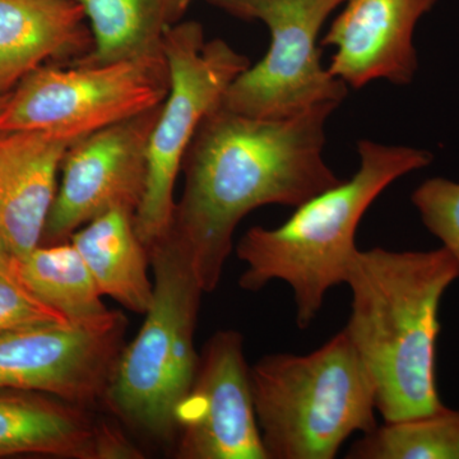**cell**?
<instances>
[{"label": "cell", "instance_id": "cell-1", "mask_svg": "<svg viewBox=\"0 0 459 459\" xmlns=\"http://www.w3.org/2000/svg\"><path fill=\"white\" fill-rule=\"evenodd\" d=\"M340 104L258 119L221 104L193 135L169 237L188 256L204 294L216 291L241 220L268 204L299 205L342 183L323 159L325 124Z\"/></svg>", "mask_w": 459, "mask_h": 459}, {"label": "cell", "instance_id": "cell-2", "mask_svg": "<svg viewBox=\"0 0 459 459\" xmlns=\"http://www.w3.org/2000/svg\"><path fill=\"white\" fill-rule=\"evenodd\" d=\"M459 279V262L446 247L428 252L358 250L344 283L352 292L344 332L376 386L385 422L443 410L435 380L439 305Z\"/></svg>", "mask_w": 459, "mask_h": 459}, {"label": "cell", "instance_id": "cell-3", "mask_svg": "<svg viewBox=\"0 0 459 459\" xmlns=\"http://www.w3.org/2000/svg\"><path fill=\"white\" fill-rule=\"evenodd\" d=\"M360 168L349 180L319 193L295 208L276 229L247 230L237 244L246 263L238 285L258 292L272 281L292 290L296 325L307 329L318 316L332 287L346 281L359 225L370 205L392 183L433 162V153L420 148L392 146L361 140Z\"/></svg>", "mask_w": 459, "mask_h": 459}, {"label": "cell", "instance_id": "cell-4", "mask_svg": "<svg viewBox=\"0 0 459 459\" xmlns=\"http://www.w3.org/2000/svg\"><path fill=\"white\" fill-rule=\"evenodd\" d=\"M250 382L268 459H332L377 427L376 386L344 329L307 355L263 356Z\"/></svg>", "mask_w": 459, "mask_h": 459}, {"label": "cell", "instance_id": "cell-5", "mask_svg": "<svg viewBox=\"0 0 459 459\" xmlns=\"http://www.w3.org/2000/svg\"><path fill=\"white\" fill-rule=\"evenodd\" d=\"M148 253L152 301L137 336L124 344L104 402L133 430L171 442L177 439L178 411L198 368L195 337L204 291L174 238L166 235Z\"/></svg>", "mask_w": 459, "mask_h": 459}, {"label": "cell", "instance_id": "cell-6", "mask_svg": "<svg viewBox=\"0 0 459 459\" xmlns=\"http://www.w3.org/2000/svg\"><path fill=\"white\" fill-rule=\"evenodd\" d=\"M164 53L170 90L151 135L146 195L134 216L135 231L147 247L170 231L175 184L199 124L221 104L232 81L252 65L221 39L205 41L204 26L197 21L171 27L165 35Z\"/></svg>", "mask_w": 459, "mask_h": 459}, {"label": "cell", "instance_id": "cell-7", "mask_svg": "<svg viewBox=\"0 0 459 459\" xmlns=\"http://www.w3.org/2000/svg\"><path fill=\"white\" fill-rule=\"evenodd\" d=\"M165 53L102 65H41L8 92L0 132H47L78 141L159 107L168 98Z\"/></svg>", "mask_w": 459, "mask_h": 459}, {"label": "cell", "instance_id": "cell-8", "mask_svg": "<svg viewBox=\"0 0 459 459\" xmlns=\"http://www.w3.org/2000/svg\"><path fill=\"white\" fill-rule=\"evenodd\" d=\"M271 32L265 56L238 74L221 105L258 119H286L327 102L342 104L349 87L322 65L319 33L346 0H205Z\"/></svg>", "mask_w": 459, "mask_h": 459}, {"label": "cell", "instance_id": "cell-9", "mask_svg": "<svg viewBox=\"0 0 459 459\" xmlns=\"http://www.w3.org/2000/svg\"><path fill=\"white\" fill-rule=\"evenodd\" d=\"M162 104L71 144L40 246L65 243L110 211L135 216L146 195L148 147Z\"/></svg>", "mask_w": 459, "mask_h": 459}, {"label": "cell", "instance_id": "cell-10", "mask_svg": "<svg viewBox=\"0 0 459 459\" xmlns=\"http://www.w3.org/2000/svg\"><path fill=\"white\" fill-rule=\"evenodd\" d=\"M126 318L48 323L0 333V388L56 395L83 407L104 402L124 347Z\"/></svg>", "mask_w": 459, "mask_h": 459}, {"label": "cell", "instance_id": "cell-11", "mask_svg": "<svg viewBox=\"0 0 459 459\" xmlns=\"http://www.w3.org/2000/svg\"><path fill=\"white\" fill-rule=\"evenodd\" d=\"M175 444L179 459H268L240 332L219 331L205 342L178 411Z\"/></svg>", "mask_w": 459, "mask_h": 459}, {"label": "cell", "instance_id": "cell-12", "mask_svg": "<svg viewBox=\"0 0 459 459\" xmlns=\"http://www.w3.org/2000/svg\"><path fill=\"white\" fill-rule=\"evenodd\" d=\"M439 0H346L320 47L334 48L329 74L353 90L376 80L409 86L419 69L413 33Z\"/></svg>", "mask_w": 459, "mask_h": 459}, {"label": "cell", "instance_id": "cell-13", "mask_svg": "<svg viewBox=\"0 0 459 459\" xmlns=\"http://www.w3.org/2000/svg\"><path fill=\"white\" fill-rule=\"evenodd\" d=\"M134 459L140 449L89 407L25 389L0 388V458Z\"/></svg>", "mask_w": 459, "mask_h": 459}, {"label": "cell", "instance_id": "cell-14", "mask_svg": "<svg viewBox=\"0 0 459 459\" xmlns=\"http://www.w3.org/2000/svg\"><path fill=\"white\" fill-rule=\"evenodd\" d=\"M72 143L47 132H0V246L17 258L41 244Z\"/></svg>", "mask_w": 459, "mask_h": 459}, {"label": "cell", "instance_id": "cell-15", "mask_svg": "<svg viewBox=\"0 0 459 459\" xmlns=\"http://www.w3.org/2000/svg\"><path fill=\"white\" fill-rule=\"evenodd\" d=\"M77 0H0V92L39 66L80 59L93 35Z\"/></svg>", "mask_w": 459, "mask_h": 459}, {"label": "cell", "instance_id": "cell-16", "mask_svg": "<svg viewBox=\"0 0 459 459\" xmlns=\"http://www.w3.org/2000/svg\"><path fill=\"white\" fill-rule=\"evenodd\" d=\"M102 296L135 314H146L153 298L150 253L138 237L134 214L114 210L77 230L71 238Z\"/></svg>", "mask_w": 459, "mask_h": 459}, {"label": "cell", "instance_id": "cell-17", "mask_svg": "<svg viewBox=\"0 0 459 459\" xmlns=\"http://www.w3.org/2000/svg\"><path fill=\"white\" fill-rule=\"evenodd\" d=\"M93 49L72 65H102L164 53L166 32L181 22L190 0H77Z\"/></svg>", "mask_w": 459, "mask_h": 459}, {"label": "cell", "instance_id": "cell-18", "mask_svg": "<svg viewBox=\"0 0 459 459\" xmlns=\"http://www.w3.org/2000/svg\"><path fill=\"white\" fill-rule=\"evenodd\" d=\"M18 274L42 303L75 325H98L114 316L71 241L39 246L16 256Z\"/></svg>", "mask_w": 459, "mask_h": 459}, {"label": "cell", "instance_id": "cell-19", "mask_svg": "<svg viewBox=\"0 0 459 459\" xmlns=\"http://www.w3.org/2000/svg\"><path fill=\"white\" fill-rule=\"evenodd\" d=\"M349 459H459V410L385 422L362 434Z\"/></svg>", "mask_w": 459, "mask_h": 459}, {"label": "cell", "instance_id": "cell-20", "mask_svg": "<svg viewBox=\"0 0 459 459\" xmlns=\"http://www.w3.org/2000/svg\"><path fill=\"white\" fill-rule=\"evenodd\" d=\"M68 322L42 303L18 274L16 256L0 246V333L13 329Z\"/></svg>", "mask_w": 459, "mask_h": 459}, {"label": "cell", "instance_id": "cell-21", "mask_svg": "<svg viewBox=\"0 0 459 459\" xmlns=\"http://www.w3.org/2000/svg\"><path fill=\"white\" fill-rule=\"evenodd\" d=\"M425 228L459 262V183L433 178L424 181L411 197Z\"/></svg>", "mask_w": 459, "mask_h": 459}, {"label": "cell", "instance_id": "cell-22", "mask_svg": "<svg viewBox=\"0 0 459 459\" xmlns=\"http://www.w3.org/2000/svg\"><path fill=\"white\" fill-rule=\"evenodd\" d=\"M8 92H0V110H2L3 105H4L5 100H7Z\"/></svg>", "mask_w": 459, "mask_h": 459}]
</instances>
